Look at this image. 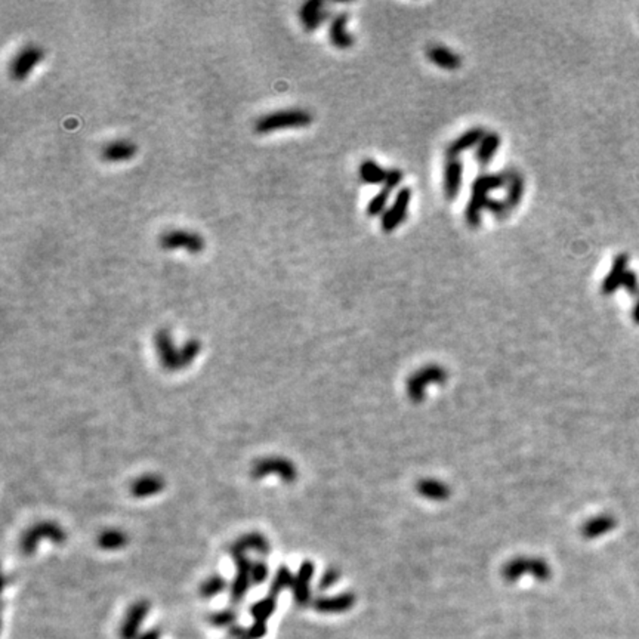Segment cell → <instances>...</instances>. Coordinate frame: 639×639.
<instances>
[{
    "label": "cell",
    "mask_w": 639,
    "mask_h": 639,
    "mask_svg": "<svg viewBox=\"0 0 639 639\" xmlns=\"http://www.w3.org/2000/svg\"><path fill=\"white\" fill-rule=\"evenodd\" d=\"M410 201H412L410 188H401L392 205L382 215L381 227L383 232H392L403 224L405 218H407Z\"/></svg>",
    "instance_id": "9"
},
{
    "label": "cell",
    "mask_w": 639,
    "mask_h": 639,
    "mask_svg": "<svg viewBox=\"0 0 639 639\" xmlns=\"http://www.w3.org/2000/svg\"><path fill=\"white\" fill-rule=\"evenodd\" d=\"M348 19L349 15L347 12H342L334 15L329 26V39L333 46L338 49H349L354 45V37L348 32Z\"/></svg>",
    "instance_id": "18"
},
{
    "label": "cell",
    "mask_w": 639,
    "mask_h": 639,
    "mask_svg": "<svg viewBox=\"0 0 639 639\" xmlns=\"http://www.w3.org/2000/svg\"><path fill=\"white\" fill-rule=\"evenodd\" d=\"M401 179H403V172L400 169H391L388 170V176H387V181H385L383 188L392 191L395 187H398Z\"/></svg>",
    "instance_id": "41"
},
{
    "label": "cell",
    "mask_w": 639,
    "mask_h": 639,
    "mask_svg": "<svg viewBox=\"0 0 639 639\" xmlns=\"http://www.w3.org/2000/svg\"><path fill=\"white\" fill-rule=\"evenodd\" d=\"M329 18V12L326 5L320 0H310L305 2L299 9V19L307 32H314L318 27L324 24V21Z\"/></svg>",
    "instance_id": "14"
},
{
    "label": "cell",
    "mask_w": 639,
    "mask_h": 639,
    "mask_svg": "<svg viewBox=\"0 0 639 639\" xmlns=\"http://www.w3.org/2000/svg\"><path fill=\"white\" fill-rule=\"evenodd\" d=\"M627 265H629V255H626V253H620V255H617L614 258L610 272L607 274V277L604 278L602 286H601V292L604 293V295L610 296L616 290L623 287V280H625L626 272L629 271Z\"/></svg>",
    "instance_id": "15"
},
{
    "label": "cell",
    "mask_w": 639,
    "mask_h": 639,
    "mask_svg": "<svg viewBox=\"0 0 639 639\" xmlns=\"http://www.w3.org/2000/svg\"><path fill=\"white\" fill-rule=\"evenodd\" d=\"M43 59V49L36 45H27L14 57L9 65V74L17 82L27 79L33 68Z\"/></svg>",
    "instance_id": "8"
},
{
    "label": "cell",
    "mask_w": 639,
    "mask_h": 639,
    "mask_svg": "<svg viewBox=\"0 0 639 639\" xmlns=\"http://www.w3.org/2000/svg\"><path fill=\"white\" fill-rule=\"evenodd\" d=\"M524 574H533L542 582L551 577V568L540 558H515L505 565L503 577L508 582H516Z\"/></svg>",
    "instance_id": "6"
},
{
    "label": "cell",
    "mask_w": 639,
    "mask_h": 639,
    "mask_svg": "<svg viewBox=\"0 0 639 639\" xmlns=\"http://www.w3.org/2000/svg\"><path fill=\"white\" fill-rule=\"evenodd\" d=\"M463 184V161L459 157H447L444 166V196L453 201L459 196Z\"/></svg>",
    "instance_id": "13"
},
{
    "label": "cell",
    "mask_w": 639,
    "mask_h": 639,
    "mask_svg": "<svg viewBox=\"0 0 639 639\" xmlns=\"http://www.w3.org/2000/svg\"><path fill=\"white\" fill-rule=\"evenodd\" d=\"M42 539H49L54 543H64L67 540V534L63 530V527L55 524V523H49L43 521L33 525L32 529H28L23 537L21 542H19V547L26 555H32L37 549V543Z\"/></svg>",
    "instance_id": "3"
},
{
    "label": "cell",
    "mask_w": 639,
    "mask_h": 639,
    "mask_svg": "<svg viewBox=\"0 0 639 639\" xmlns=\"http://www.w3.org/2000/svg\"><path fill=\"white\" fill-rule=\"evenodd\" d=\"M163 489H165L163 478L154 474H148V475H142L138 480H135L130 487V491L135 497H138V499H142V497L154 496Z\"/></svg>",
    "instance_id": "23"
},
{
    "label": "cell",
    "mask_w": 639,
    "mask_h": 639,
    "mask_svg": "<svg viewBox=\"0 0 639 639\" xmlns=\"http://www.w3.org/2000/svg\"><path fill=\"white\" fill-rule=\"evenodd\" d=\"M227 580L224 579V577H221V576H210L209 579H206L205 582H203L200 585V595L203 598H206V600H209V598H213V596H218L219 594L224 592L227 589Z\"/></svg>",
    "instance_id": "32"
},
{
    "label": "cell",
    "mask_w": 639,
    "mask_h": 639,
    "mask_svg": "<svg viewBox=\"0 0 639 639\" xmlns=\"http://www.w3.org/2000/svg\"><path fill=\"white\" fill-rule=\"evenodd\" d=\"M236 561V576L231 583V601L237 604L246 596L252 583V562L246 554H232Z\"/></svg>",
    "instance_id": "10"
},
{
    "label": "cell",
    "mask_w": 639,
    "mask_h": 639,
    "mask_svg": "<svg viewBox=\"0 0 639 639\" xmlns=\"http://www.w3.org/2000/svg\"><path fill=\"white\" fill-rule=\"evenodd\" d=\"M247 551L258 552L262 556H265L270 554V543L267 540V537L261 534V533H247L245 536H241L240 539L232 545L231 547V554H246Z\"/></svg>",
    "instance_id": "21"
},
{
    "label": "cell",
    "mask_w": 639,
    "mask_h": 639,
    "mask_svg": "<svg viewBox=\"0 0 639 639\" xmlns=\"http://www.w3.org/2000/svg\"><path fill=\"white\" fill-rule=\"evenodd\" d=\"M201 349V343L197 339H190L187 341L182 347L179 348V363H181V369H184L196 360Z\"/></svg>",
    "instance_id": "34"
},
{
    "label": "cell",
    "mask_w": 639,
    "mask_h": 639,
    "mask_svg": "<svg viewBox=\"0 0 639 639\" xmlns=\"http://www.w3.org/2000/svg\"><path fill=\"white\" fill-rule=\"evenodd\" d=\"M293 582H295V576L290 571V568L287 565H281L277 573L274 574V579L270 586V595L278 596L284 589L292 587Z\"/></svg>",
    "instance_id": "31"
},
{
    "label": "cell",
    "mask_w": 639,
    "mask_h": 639,
    "mask_svg": "<svg viewBox=\"0 0 639 639\" xmlns=\"http://www.w3.org/2000/svg\"><path fill=\"white\" fill-rule=\"evenodd\" d=\"M237 617L239 614L234 610H230V608H227V610H221V611L209 614L207 620L213 627H221V629L228 627L230 629L236 625Z\"/></svg>",
    "instance_id": "35"
},
{
    "label": "cell",
    "mask_w": 639,
    "mask_h": 639,
    "mask_svg": "<svg viewBox=\"0 0 639 639\" xmlns=\"http://www.w3.org/2000/svg\"><path fill=\"white\" fill-rule=\"evenodd\" d=\"M614 527H616V520L611 515H600L587 521L583 525L582 533L586 539H596V537L604 536L608 531H611Z\"/></svg>",
    "instance_id": "27"
},
{
    "label": "cell",
    "mask_w": 639,
    "mask_h": 639,
    "mask_svg": "<svg viewBox=\"0 0 639 639\" xmlns=\"http://www.w3.org/2000/svg\"><path fill=\"white\" fill-rule=\"evenodd\" d=\"M312 576H314V564L311 561L302 562L295 576V582H293V586H292L293 598H295L298 605L310 604V600H311L310 586H311Z\"/></svg>",
    "instance_id": "16"
},
{
    "label": "cell",
    "mask_w": 639,
    "mask_h": 639,
    "mask_svg": "<svg viewBox=\"0 0 639 639\" xmlns=\"http://www.w3.org/2000/svg\"><path fill=\"white\" fill-rule=\"evenodd\" d=\"M500 135L496 134V132H485L484 138L475 150V160L478 161V165L487 166L490 163L497 150L500 148Z\"/></svg>",
    "instance_id": "24"
},
{
    "label": "cell",
    "mask_w": 639,
    "mask_h": 639,
    "mask_svg": "<svg viewBox=\"0 0 639 639\" xmlns=\"http://www.w3.org/2000/svg\"><path fill=\"white\" fill-rule=\"evenodd\" d=\"M485 135V130L483 128H472L469 130L463 132L460 136L452 141L447 150H445V154L447 157H459L465 151H468L471 148H476L481 142V139Z\"/></svg>",
    "instance_id": "19"
},
{
    "label": "cell",
    "mask_w": 639,
    "mask_h": 639,
    "mask_svg": "<svg viewBox=\"0 0 639 639\" xmlns=\"http://www.w3.org/2000/svg\"><path fill=\"white\" fill-rule=\"evenodd\" d=\"M341 573L336 570V568H329V570L321 576V579L318 582V589L321 591H327L330 587L339 580Z\"/></svg>",
    "instance_id": "38"
},
{
    "label": "cell",
    "mask_w": 639,
    "mask_h": 639,
    "mask_svg": "<svg viewBox=\"0 0 639 639\" xmlns=\"http://www.w3.org/2000/svg\"><path fill=\"white\" fill-rule=\"evenodd\" d=\"M268 475H278L283 481L293 483L298 476V469L289 459L278 458V456L259 459L252 466V476L255 480H262Z\"/></svg>",
    "instance_id": "5"
},
{
    "label": "cell",
    "mask_w": 639,
    "mask_h": 639,
    "mask_svg": "<svg viewBox=\"0 0 639 639\" xmlns=\"http://www.w3.org/2000/svg\"><path fill=\"white\" fill-rule=\"evenodd\" d=\"M159 245L165 250H187L191 255H197L205 250V239L199 232L188 230H169L159 239Z\"/></svg>",
    "instance_id": "4"
},
{
    "label": "cell",
    "mask_w": 639,
    "mask_h": 639,
    "mask_svg": "<svg viewBox=\"0 0 639 639\" xmlns=\"http://www.w3.org/2000/svg\"><path fill=\"white\" fill-rule=\"evenodd\" d=\"M150 602L145 600H141L132 604L129 610L121 622L120 626V638L121 639H136L139 636L141 625L144 623L150 613Z\"/></svg>",
    "instance_id": "11"
},
{
    "label": "cell",
    "mask_w": 639,
    "mask_h": 639,
    "mask_svg": "<svg viewBox=\"0 0 639 639\" xmlns=\"http://www.w3.org/2000/svg\"><path fill=\"white\" fill-rule=\"evenodd\" d=\"M136 154V145L128 139L111 141L101 151V157L108 163H121L134 159Z\"/></svg>",
    "instance_id": "17"
},
{
    "label": "cell",
    "mask_w": 639,
    "mask_h": 639,
    "mask_svg": "<svg viewBox=\"0 0 639 639\" xmlns=\"http://www.w3.org/2000/svg\"><path fill=\"white\" fill-rule=\"evenodd\" d=\"M418 491L423 497H426V499L438 500V502L447 500L449 496L452 494V490L449 489L447 484L443 483V481H438V480H432V478L419 481Z\"/></svg>",
    "instance_id": "28"
},
{
    "label": "cell",
    "mask_w": 639,
    "mask_h": 639,
    "mask_svg": "<svg viewBox=\"0 0 639 639\" xmlns=\"http://www.w3.org/2000/svg\"><path fill=\"white\" fill-rule=\"evenodd\" d=\"M312 116L310 111L303 108H286L272 111V113L263 114L255 121V130L261 135L271 134L281 129H295L305 128L311 125Z\"/></svg>",
    "instance_id": "2"
},
{
    "label": "cell",
    "mask_w": 639,
    "mask_h": 639,
    "mask_svg": "<svg viewBox=\"0 0 639 639\" xmlns=\"http://www.w3.org/2000/svg\"><path fill=\"white\" fill-rule=\"evenodd\" d=\"M358 174H360V179L364 182V184L383 185L388 176V170H385L374 160L367 159L360 165Z\"/></svg>",
    "instance_id": "26"
},
{
    "label": "cell",
    "mask_w": 639,
    "mask_h": 639,
    "mask_svg": "<svg viewBox=\"0 0 639 639\" xmlns=\"http://www.w3.org/2000/svg\"><path fill=\"white\" fill-rule=\"evenodd\" d=\"M391 192L392 191L382 187V190L369 201V205L366 207V212H367L369 216H379V215H383V213L387 212V206H388Z\"/></svg>",
    "instance_id": "33"
},
{
    "label": "cell",
    "mask_w": 639,
    "mask_h": 639,
    "mask_svg": "<svg viewBox=\"0 0 639 639\" xmlns=\"http://www.w3.org/2000/svg\"><path fill=\"white\" fill-rule=\"evenodd\" d=\"M506 184H508V172L484 174L475 178L471 187V197L465 210V219L471 228L480 227L483 212L487 209V203L491 199L490 192L499 188H506Z\"/></svg>",
    "instance_id": "1"
},
{
    "label": "cell",
    "mask_w": 639,
    "mask_h": 639,
    "mask_svg": "<svg viewBox=\"0 0 639 639\" xmlns=\"http://www.w3.org/2000/svg\"><path fill=\"white\" fill-rule=\"evenodd\" d=\"M445 379H447V372H445L443 367L434 366V364L432 366H425L420 370L416 372L414 374H412V378L409 379V383H407L409 397L412 398V401L419 403L425 398L426 388H428L429 385H434V383L441 385L445 382Z\"/></svg>",
    "instance_id": "7"
},
{
    "label": "cell",
    "mask_w": 639,
    "mask_h": 639,
    "mask_svg": "<svg viewBox=\"0 0 639 639\" xmlns=\"http://www.w3.org/2000/svg\"><path fill=\"white\" fill-rule=\"evenodd\" d=\"M623 289L631 293V295H636V293L639 292V278L635 271L629 270L626 272L625 280H623Z\"/></svg>",
    "instance_id": "40"
},
{
    "label": "cell",
    "mask_w": 639,
    "mask_h": 639,
    "mask_svg": "<svg viewBox=\"0 0 639 639\" xmlns=\"http://www.w3.org/2000/svg\"><path fill=\"white\" fill-rule=\"evenodd\" d=\"M632 318H633L635 324H639V296H638V301H636L633 311H632Z\"/></svg>",
    "instance_id": "43"
},
{
    "label": "cell",
    "mask_w": 639,
    "mask_h": 639,
    "mask_svg": "<svg viewBox=\"0 0 639 639\" xmlns=\"http://www.w3.org/2000/svg\"><path fill=\"white\" fill-rule=\"evenodd\" d=\"M268 632L267 622H253L250 627L246 629L247 639H262Z\"/></svg>",
    "instance_id": "39"
},
{
    "label": "cell",
    "mask_w": 639,
    "mask_h": 639,
    "mask_svg": "<svg viewBox=\"0 0 639 639\" xmlns=\"http://www.w3.org/2000/svg\"><path fill=\"white\" fill-rule=\"evenodd\" d=\"M277 608V596L268 595L250 607V614L255 622H267Z\"/></svg>",
    "instance_id": "30"
},
{
    "label": "cell",
    "mask_w": 639,
    "mask_h": 639,
    "mask_svg": "<svg viewBox=\"0 0 639 639\" xmlns=\"http://www.w3.org/2000/svg\"><path fill=\"white\" fill-rule=\"evenodd\" d=\"M524 178L520 175L516 170H509L508 172V184H506V197L505 203L508 205L509 210H514L515 207L520 206V203L523 201L524 197Z\"/></svg>",
    "instance_id": "25"
},
{
    "label": "cell",
    "mask_w": 639,
    "mask_h": 639,
    "mask_svg": "<svg viewBox=\"0 0 639 639\" xmlns=\"http://www.w3.org/2000/svg\"><path fill=\"white\" fill-rule=\"evenodd\" d=\"M426 57H428V59L434 65L449 71L458 70L462 64V58L456 52H453L452 49L443 45H431L426 49Z\"/></svg>",
    "instance_id": "20"
},
{
    "label": "cell",
    "mask_w": 639,
    "mask_h": 639,
    "mask_svg": "<svg viewBox=\"0 0 639 639\" xmlns=\"http://www.w3.org/2000/svg\"><path fill=\"white\" fill-rule=\"evenodd\" d=\"M160 638H161V631H160V629L154 627V629H150V631L139 633V636L136 639H160Z\"/></svg>",
    "instance_id": "42"
},
{
    "label": "cell",
    "mask_w": 639,
    "mask_h": 639,
    "mask_svg": "<svg viewBox=\"0 0 639 639\" xmlns=\"http://www.w3.org/2000/svg\"><path fill=\"white\" fill-rule=\"evenodd\" d=\"M156 348L161 366H163L166 370L174 372L181 369V363H179V349H176L174 341H172L170 332L166 329H160L156 336Z\"/></svg>",
    "instance_id": "12"
},
{
    "label": "cell",
    "mask_w": 639,
    "mask_h": 639,
    "mask_svg": "<svg viewBox=\"0 0 639 639\" xmlns=\"http://www.w3.org/2000/svg\"><path fill=\"white\" fill-rule=\"evenodd\" d=\"M126 543H128V536L121 530H116V529L105 530L98 537V545L101 549H104V551L121 549V547L126 546Z\"/></svg>",
    "instance_id": "29"
},
{
    "label": "cell",
    "mask_w": 639,
    "mask_h": 639,
    "mask_svg": "<svg viewBox=\"0 0 639 639\" xmlns=\"http://www.w3.org/2000/svg\"><path fill=\"white\" fill-rule=\"evenodd\" d=\"M487 210L491 212L496 218H505L511 212L505 200H496L493 197L487 203Z\"/></svg>",
    "instance_id": "37"
},
{
    "label": "cell",
    "mask_w": 639,
    "mask_h": 639,
    "mask_svg": "<svg viewBox=\"0 0 639 639\" xmlns=\"http://www.w3.org/2000/svg\"><path fill=\"white\" fill-rule=\"evenodd\" d=\"M355 604V595L351 592L336 596H324L314 601L312 607L320 613H342L348 611Z\"/></svg>",
    "instance_id": "22"
},
{
    "label": "cell",
    "mask_w": 639,
    "mask_h": 639,
    "mask_svg": "<svg viewBox=\"0 0 639 639\" xmlns=\"http://www.w3.org/2000/svg\"><path fill=\"white\" fill-rule=\"evenodd\" d=\"M245 639H247V638H245Z\"/></svg>",
    "instance_id": "44"
},
{
    "label": "cell",
    "mask_w": 639,
    "mask_h": 639,
    "mask_svg": "<svg viewBox=\"0 0 639 639\" xmlns=\"http://www.w3.org/2000/svg\"><path fill=\"white\" fill-rule=\"evenodd\" d=\"M268 565L263 561H256L252 564V583L261 585L268 579Z\"/></svg>",
    "instance_id": "36"
}]
</instances>
